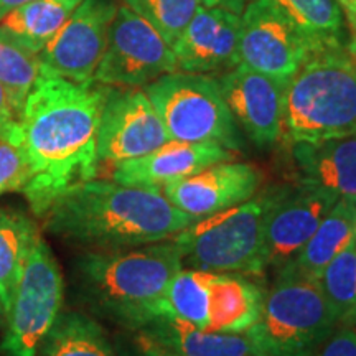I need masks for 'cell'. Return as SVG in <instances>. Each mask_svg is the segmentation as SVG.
I'll list each match as a JSON object with an SVG mask.
<instances>
[{
  "label": "cell",
  "mask_w": 356,
  "mask_h": 356,
  "mask_svg": "<svg viewBox=\"0 0 356 356\" xmlns=\"http://www.w3.org/2000/svg\"><path fill=\"white\" fill-rule=\"evenodd\" d=\"M238 127L254 142L274 144L284 131L286 81L236 65L218 79Z\"/></svg>",
  "instance_id": "5bb4252c"
},
{
  "label": "cell",
  "mask_w": 356,
  "mask_h": 356,
  "mask_svg": "<svg viewBox=\"0 0 356 356\" xmlns=\"http://www.w3.org/2000/svg\"><path fill=\"white\" fill-rule=\"evenodd\" d=\"M44 74L37 53L0 30V83L10 95L19 114L35 84Z\"/></svg>",
  "instance_id": "83f0119b"
},
{
  "label": "cell",
  "mask_w": 356,
  "mask_h": 356,
  "mask_svg": "<svg viewBox=\"0 0 356 356\" xmlns=\"http://www.w3.org/2000/svg\"><path fill=\"white\" fill-rule=\"evenodd\" d=\"M249 2H251V0H202L203 6L220 7V8H225V10L238 13V15H241Z\"/></svg>",
  "instance_id": "e575fe53"
},
{
  "label": "cell",
  "mask_w": 356,
  "mask_h": 356,
  "mask_svg": "<svg viewBox=\"0 0 356 356\" xmlns=\"http://www.w3.org/2000/svg\"><path fill=\"white\" fill-rule=\"evenodd\" d=\"M140 332L178 356H251L244 333L208 332L172 317H157Z\"/></svg>",
  "instance_id": "44dd1931"
},
{
  "label": "cell",
  "mask_w": 356,
  "mask_h": 356,
  "mask_svg": "<svg viewBox=\"0 0 356 356\" xmlns=\"http://www.w3.org/2000/svg\"><path fill=\"white\" fill-rule=\"evenodd\" d=\"M310 51L309 40L270 0H251L243 10L238 65L287 83Z\"/></svg>",
  "instance_id": "30bf717a"
},
{
  "label": "cell",
  "mask_w": 356,
  "mask_h": 356,
  "mask_svg": "<svg viewBox=\"0 0 356 356\" xmlns=\"http://www.w3.org/2000/svg\"><path fill=\"white\" fill-rule=\"evenodd\" d=\"M38 234L35 222L24 213L0 208V305L6 315Z\"/></svg>",
  "instance_id": "cb8c5ba5"
},
{
  "label": "cell",
  "mask_w": 356,
  "mask_h": 356,
  "mask_svg": "<svg viewBox=\"0 0 356 356\" xmlns=\"http://www.w3.org/2000/svg\"><path fill=\"white\" fill-rule=\"evenodd\" d=\"M144 91L170 139L216 142L233 152L243 149L241 131L218 79L208 74L173 71L145 84Z\"/></svg>",
  "instance_id": "52a82bcc"
},
{
  "label": "cell",
  "mask_w": 356,
  "mask_h": 356,
  "mask_svg": "<svg viewBox=\"0 0 356 356\" xmlns=\"http://www.w3.org/2000/svg\"><path fill=\"white\" fill-rule=\"evenodd\" d=\"M30 2V0H0V13L10 10V8L20 6V3Z\"/></svg>",
  "instance_id": "d590c367"
},
{
  "label": "cell",
  "mask_w": 356,
  "mask_h": 356,
  "mask_svg": "<svg viewBox=\"0 0 356 356\" xmlns=\"http://www.w3.org/2000/svg\"><path fill=\"white\" fill-rule=\"evenodd\" d=\"M65 280L60 264L37 236L3 322V356H37L63 309Z\"/></svg>",
  "instance_id": "ba28073f"
},
{
  "label": "cell",
  "mask_w": 356,
  "mask_h": 356,
  "mask_svg": "<svg viewBox=\"0 0 356 356\" xmlns=\"http://www.w3.org/2000/svg\"><path fill=\"white\" fill-rule=\"evenodd\" d=\"M314 50L327 47H345V20L337 0H270Z\"/></svg>",
  "instance_id": "d4e9b609"
},
{
  "label": "cell",
  "mask_w": 356,
  "mask_h": 356,
  "mask_svg": "<svg viewBox=\"0 0 356 356\" xmlns=\"http://www.w3.org/2000/svg\"><path fill=\"white\" fill-rule=\"evenodd\" d=\"M356 241V200L340 197L299 254L282 267L318 280L333 257Z\"/></svg>",
  "instance_id": "ffe728a7"
},
{
  "label": "cell",
  "mask_w": 356,
  "mask_h": 356,
  "mask_svg": "<svg viewBox=\"0 0 356 356\" xmlns=\"http://www.w3.org/2000/svg\"><path fill=\"white\" fill-rule=\"evenodd\" d=\"M37 356H119L104 327L83 312H61Z\"/></svg>",
  "instance_id": "603a6c76"
},
{
  "label": "cell",
  "mask_w": 356,
  "mask_h": 356,
  "mask_svg": "<svg viewBox=\"0 0 356 356\" xmlns=\"http://www.w3.org/2000/svg\"><path fill=\"white\" fill-rule=\"evenodd\" d=\"M3 322H6V312H3L2 305H0V325H3Z\"/></svg>",
  "instance_id": "8d00e7d4"
},
{
  "label": "cell",
  "mask_w": 356,
  "mask_h": 356,
  "mask_svg": "<svg viewBox=\"0 0 356 356\" xmlns=\"http://www.w3.org/2000/svg\"><path fill=\"white\" fill-rule=\"evenodd\" d=\"M292 154L300 181L356 200V134L317 144L297 142Z\"/></svg>",
  "instance_id": "ac0fdd59"
},
{
  "label": "cell",
  "mask_w": 356,
  "mask_h": 356,
  "mask_svg": "<svg viewBox=\"0 0 356 356\" xmlns=\"http://www.w3.org/2000/svg\"><path fill=\"white\" fill-rule=\"evenodd\" d=\"M239 24L238 13L200 7L173 47L178 71L208 74L238 65Z\"/></svg>",
  "instance_id": "e0dca14e"
},
{
  "label": "cell",
  "mask_w": 356,
  "mask_h": 356,
  "mask_svg": "<svg viewBox=\"0 0 356 356\" xmlns=\"http://www.w3.org/2000/svg\"><path fill=\"white\" fill-rule=\"evenodd\" d=\"M340 198L322 186H279L266 221V267L280 269L299 254L318 225Z\"/></svg>",
  "instance_id": "4fadbf2b"
},
{
  "label": "cell",
  "mask_w": 356,
  "mask_h": 356,
  "mask_svg": "<svg viewBox=\"0 0 356 356\" xmlns=\"http://www.w3.org/2000/svg\"><path fill=\"white\" fill-rule=\"evenodd\" d=\"M118 8V0H81L60 32L38 53L44 74L74 83L95 81Z\"/></svg>",
  "instance_id": "8fae6325"
},
{
  "label": "cell",
  "mask_w": 356,
  "mask_h": 356,
  "mask_svg": "<svg viewBox=\"0 0 356 356\" xmlns=\"http://www.w3.org/2000/svg\"><path fill=\"white\" fill-rule=\"evenodd\" d=\"M266 293L243 274L210 273L208 280V332H248L259 320Z\"/></svg>",
  "instance_id": "d6986e66"
},
{
  "label": "cell",
  "mask_w": 356,
  "mask_h": 356,
  "mask_svg": "<svg viewBox=\"0 0 356 356\" xmlns=\"http://www.w3.org/2000/svg\"><path fill=\"white\" fill-rule=\"evenodd\" d=\"M318 282L338 327L356 328V241L328 262Z\"/></svg>",
  "instance_id": "4316f807"
},
{
  "label": "cell",
  "mask_w": 356,
  "mask_h": 356,
  "mask_svg": "<svg viewBox=\"0 0 356 356\" xmlns=\"http://www.w3.org/2000/svg\"><path fill=\"white\" fill-rule=\"evenodd\" d=\"M264 173L252 163L220 162L162 188L168 202L195 218H204L241 204L259 191Z\"/></svg>",
  "instance_id": "9a60e30c"
},
{
  "label": "cell",
  "mask_w": 356,
  "mask_h": 356,
  "mask_svg": "<svg viewBox=\"0 0 356 356\" xmlns=\"http://www.w3.org/2000/svg\"><path fill=\"white\" fill-rule=\"evenodd\" d=\"M170 140L144 89L109 86L97 131L99 162L137 159Z\"/></svg>",
  "instance_id": "7c38bea8"
},
{
  "label": "cell",
  "mask_w": 356,
  "mask_h": 356,
  "mask_svg": "<svg viewBox=\"0 0 356 356\" xmlns=\"http://www.w3.org/2000/svg\"><path fill=\"white\" fill-rule=\"evenodd\" d=\"M337 2L340 3L341 12L346 15L351 32L355 33V40L350 43L348 51L356 58V0H337Z\"/></svg>",
  "instance_id": "836d02e7"
},
{
  "label": "cell",
  "mask_w": 356,
  "mask_h": 356,
  "mask_svg": "<svg viewBox=\"0 0 356 356\" xmlns=\"http://www.w3.org/2000/svg\"><path fill=\"white\" fill-rule=\"evenodd\" d=\"M229 160H234L233 150L216 142L170 139L142 157L115 163L113 178L122 185L162 190L172 181L191 177L215 163Z\"/></svg>",
  "instance_id": "2e32d148"
},
{
  "label": "cell",
  "mask_w": 356,
  "mask_h": 356,
  "mask_svg": "<svg viewBox=\"0 0 356 356\" xmlns=\"http://www.w3.org/2000/svg\"><path fill=\"white\" fill-rule=\"evenodd\" d=\"M0 139L15 145H24L20 114L2 83H0Z\"/></svg>",
  "instance_id": "1f68e13d"
},
{
  "label": "cell",
  "mask_w": 356,
  "mask_h": 356,
  "mask_svg": "<svg viewBox=\"0 0 356 356\" xmlns=\"http://www.w3.org/2000/svg\"><path fill=\"white\" fill-rule=\"evenodd\" d=\"M79 3L81 0H30L0 13V30L38 55Z\"/></svg>",
  "instance_id": "7402d4cb"
},
{
  "label": "cell",
  "mask_w": 356,
  "mask_h": 356,
  "mask_svg": "<svg viewBox=\"0 0 356 356\" xmlns=\"http://www.w3.org/2000/svg\"><path fill=\"white\" fill-rule=\"evenodd\" d=\"M310 356H356V328L337 327Z\"/></svg>",
  "instance_id": "d6a6232c"
},
{
  "label": "cell",
  "mask_w": 356,
  "mask_h": 356,
  "mask_svg": "<svg viewBox=\"0 0 356 356\" xmlns=\"http://www.w3.org/2000/svg\"><path fill=\"white\" fill-rule=\"evenodd\" d=\"M44 228L84 252H119L167 241L200 218L178 210L162 190L92 180L61 195Z\"/></svg>",
  "instance_id": "7a4b0ae2"
},
{
  "label": "cell",
  "mask_w": 356,
  "mask_h": 356,
  "mask_svg": "<svg viewBox=\"0 0 356 356\" xmlns=\"http://www.w3.org/2000/svg\"><path fill=\"white\" fill-rule=\"evenodd\" d=\"M173 71L178 66L170 44L136 12L124 3L119 6L95 81L114 88H139Z\"/></svg>",
  "instance_id": "9c48e42d"
},
{
  "label": "cell",
  "mask_w": 356,
  "mask_h": 356,
  "mask_svg": "<svg viewBox=\"0 0 356 356\" xmlns=\"http://www.w3.org/2000/svg\"><path fill=\"white\" fill-rule=\"evenodd\" d=\"M337 327L318 280L280 267L259 320L244 337L251 356H310Z\"/></svg>",
  "instance_id": "5b68a950"
},
{
  "label": "cell",
  "mask_w": 356,
  "mask_h": 356,
  "mask_svg": "<svg viewBox=\"0 0 356 356\" xmlns=\"http://www.w3.org/2000/svg\"><path fill=\"white\" fill-rule=\"evenodd\" d=\"M284 129L292 144L356 134V58L346 47L310 51L286 86Z\"/></svg>",
  "instance_id": "277c9868"
},
{
  "label": "cell",
  "mask_w": 356,
  "mask_h": 356,
  "mask_svg": "<svg viewBox=\"0 0 356 356\" xmlns=\"http://www.w3.org/2000/svg\"><path fill=\"white\" fill-rule=\"evenodd\" d=\"M109 86L43 74L20 113L30 180L22 193L37 216L97 175V131Z\"/></svg>",
  "instance_id": "6da1fadb"
},
{
  "label": "cell",
  "mask_w": 356,
  "mask_h": 356,
  "mask_svg": "<svg viewBox=\"0 0 356 356\" xmlns=\"http://www.w3.org/2000/svg\"><path fill=\"white\" fill-rule=\"evenodd\" d=\"M210 273L184 267L173 275L160 304V317L184 320L207 330Z\"/></svg>",
  "instance_id": "484cf974"
},
{
  "label": "cell",
  "mask_w": 356,
  "mask_h": 356,
  "mask_svg": "<svg viewBox=\"0 0 356 356\" xmlns=\"http://www.w3.org/2000/svg\"><path fill=\"white\" fill-rule=\"evenodd\" d=\"M115 351L119 356H178L155 343L144 332L122 330L114 340Z\"/></svg>",
  "instance_id": "4dcf8cb0"
},
{
  "label": "cell",
  "mask_w": 356,
  "mask_h": 356,
  "mask_svg": "<svg viewBox=\"0 0 356 356\" xmlns=\"http://www.w3.org/2000/svg\"><path fill=\"white\" fill-rule=\"evenodd\" d=\"M184 269L173 239L119 252H84L73 264V286L92 315L127 332L160 317L168 284Z\"/></svg>",
  "instance_id": "3957f363"
},
{
  "label": "cell",
  "mask_w": 356,
  "mask_h": 356,
  "mask_svg": "<svg viewBox=\"0 0 356 356\" xmlns=\"http://www.w3.org/2000/svg\"><path fill=\"white\" fill-rule=\"evenodd\" d=\"M277 188L264 190L248 202L200 218L173 236L181 262L208 273L261 275L266 267V221Z\"/></svg>",
  "instance_id": "8992f818"
},
{
  "label": "cell",
  "mask_w": 356,
  "mask_h": 356,
  "mask_svg": "<svg viewBox=\"0 0 356 356\" xmlns=\"http://www.w3.org/2000/svg\"><path fill=\"white\" fill-rule=\"evenodd\" d=\"M30 180V163L24 145L0 139V197L22 191Z\"/></svg>",
  "instance_id": "f546056e"
},
{
  "label": "cell",
  "mask_w": 356,
  "mask_h": 356,
  "mask_svg": "<svg viewBox=\"0 0 356 356\" xmlns=\"http://www.w3.org/2000/svg\"><path fill=\"white\" fill-rule=\"evenodd\" d=\"M124 6L152 25L173 48L203 3L202 0H124Z\"/></svg>",
  "instance_id": "f1b7e54d"
}]
</instances>
